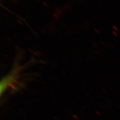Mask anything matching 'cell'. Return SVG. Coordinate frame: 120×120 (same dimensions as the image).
I'll list each match as a JSON object with an SVG mask.
<instances>
[{"label":"cell","mask_w":120,"mask_h":120,"mask_svg":"<svg viewBox=\"0 0 120 120\" xmlns=\"http://www.w3.org/2000/svg\"><path fill=\"white\" fill-rule=\"evenodd\" d=\"M24 67L19 64L17 61H16V63L14 64L10 72L2 79L1 82V94L5 91L8 87L13 85L15 82H17L20 77V74Z\"/></svg>","instance_id":"obj_1"}]
</instances>
